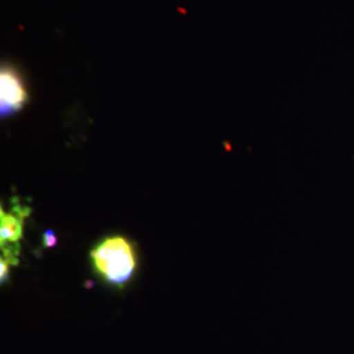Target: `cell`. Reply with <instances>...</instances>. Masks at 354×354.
<instances>
[{
    "mask_svg": "<svg viewBox=\"0 0 354 354\" xmlns=\"http://www.w3.org/2000/svg\"><path fill=\"white\" fill-rule=\"evenodd\" d=\"M93 272L108 285L122 288L131 279L138 266L131 241L122 235L106 236L89 252Z\"/></svg>",
    "mask_w": 354,
    "mask_h": 354,
    "instance_id": "1",
    "label": "cell"
},
{
    "mask_svg": "<svg viewBox=\"0 0 354 354\" xmlns=\"http://www.w3.org/2000/svg\"><path fill=\"white\" fill-rule=\"evenodd\" d=\"M8 266H10V263L4 259V257H1V261H0V281H1V283H4V281L8 279Z\"/></svg>",
    "mask_w": 354,
    "mask_h": 354,
    "instance_id": "5",
    "label": "cell"
},
{
    "mask_svg": "<svg viewBox=\"0 0 354 354\" xmlns=\"http://www.w3.org/2000/svg\"><path fill=\"white\" fill-rule=\"evenodd\" d=\"M23 238V218L16 214L6 213L1 209L0 213V241L1 247L6 244H16Z\"/></svg>",
    "mask_w": 354,
    "mask_h": 354,
    "instance_id": "3",
    "label": "cell"
},
{
    "mask_svg": "<svg viewBox=\"0 0 354 354\" xmlns=\"http://www.w3.org/2000/svg\"><path fill=\"white\" fill-rule=\"evenodd\" d=\"M28 100L26 83L21 75L11 66H6L0 73V113L10 117L24 108Z\"/></svg>",
    "mask_w": 354,
    "mask_h": 354,
    "instance_id": "2",
    "label": "cell"
},
{
    "mask_svg": "<svg viewBox=\"0 0 354 354\" xmlns=\"http://www.w3.org/2000/svg\"><path fill=\"white\" fill-rule=\"evenodd\" d=\"M57 244V236L53 230H48L44 234V247H54Z\"/></svg>",
    "mask_w": 354,
    "mask_h": 354,
    "instance_id": "4",
    "label": "cell"
}]
</instances>
